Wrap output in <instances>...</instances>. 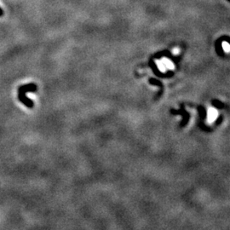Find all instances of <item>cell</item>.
<instances>
[{
  "mask_svg": "<svg viewBox=\"0 0 230 230\" xmlns=\"http://www.w3.org/2000/svg\"><path fill=\"white\" fill-rule=\"evenodd\" d=\"M156 63H157L158 68L162 73H165L167 70H173L174 69V64H173V62L170 60L167 59V58H163L160 61H158Z\"/></svg>",
  "mask_w": 230,
  "mask_h": 230,
  "instance_id": "6da1fadb",
  "label": "cell"
},
{
  "mask_svg": "<svg viewBox=\"0 0 230 230\" xmlns=\"http://www.w3.org/2000/svg\"><path fill=\"white\" fill-rule=\"evenodd\" d=\"M37 90V86L34 84H26L21 85L18 88V93L26 94L27 92H35Z\"/></svg>",
  "mask_w": 230,
  "mask_h": 230,
  "instance_id": "7a4b0ae2",
  "label": "cell"
},
{
  "mask_svg": "<svg viewBox=\"0 0 230 230\" xmlns=\"http://www.w3.org/2000/svg\"><path fill=\"white\" fill-rule=\"evenodd\" d=\"M18 99H19L20 102L23 103L25 106H26L29 108H32L33 107V105H34L33 102L29 97H27L26 96V94H23V93H18Z\"/></svg>",
  "mask_w": 230,
  "mask_h": 230,
  "instance_id": "3957f363",
  "label": "cell"
},
{
  "mask_svg": "<svg viewBox=\"0 0 230 230\" xmlns=\"http://www.w3.org/2000/svg\"><path fill=\"white\" fill-rule=\"evenodd\" d=\"M218 117V112L216 108L214 107H211L209 108L208 112H207V120L209 123H213Z\"/></svg>",
  "mask_w": 230,
  "mask_h": 230,
  "instance_id": "277c9868",
  "label": "cell"
},
{
  "mask_svg": "<svg viewBox=\"0 0 230 230\" xmlns=\"http://www.w3.org/2000/svg\"><path fill=\"white\" fill-rule=\"evenodd\" d=\"M222 49H223V51H225L226 52H229V50H230V46H229V44L228 43V42H224V43H222Z\"/></svg>",
  "mask_w": 230,
  "mask_h": 230,
  "instance_id": "5b68a950",
  "label": "cell"
},
{
  "mask_svg": "<svg viewBox=\"0 0 230 230\" xmlns=\"http://www.w3.org/2000/svg\"><path fill=\"white\" fill-rule=\"evenodd\" d=\"M173 54H174V55H177V54H178V50H177H177H174Z\"/></svg>",
  "mask_w": 230,
  "mask_h": 230,
  "instance_id": "8992f818",
  "label": "cell"
},
{
  "mask_svg": "<svg viewBox=\"0 0 230 230\" xmlns=\"http://www.w3.org/2000/svg\"><path fill=\"white\" fill-rule=\"evenodd\" d=\"M1 15H3V10L0 9V16H1Z\"/></svg>",
  "mask_w": 230,
  "mask_h": 230,
  "instance_id": "52a82bcc",
  "label": "cell"
}]
</instances>
